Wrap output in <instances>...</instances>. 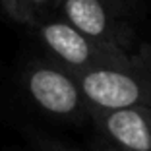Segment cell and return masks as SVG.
<instances>
[{"label": "cell", "instance_id": "6da1fadb", "mask_svg": "<svg viewBox=\"0 0 151 151\" xmlns=\"http://www.w3.org/2000/svg\"><path fill=\"white\" fill-rule=\"evenodd\" d=\"M72 74L91 109L111 111L151 105V45H139L126 64Z\"/></svg>", "mask_w": 151, "mask_h": 151}, {"label": "cell", "instance_id": "7a4b0ae2", "mask_svg": "<svg viewBox=\"0 0 151 151\" xmlns=\"http://www.w3.org/2000/svg\"><path fill=\"white\" fill-rule=\"evenodd\" d=\"M47 49L70 72H83L103 66H120L134 58L136 50H126L89 39L68 22H49L39 29Z\"/></svg>", "mask_w": 151, "mask_h": 151}, {"label": "cell", "instance_id": "3957f363", "mask_svg": "<svg viewBox=\"0 0 151 151\" xmlns=\"http://www.w3.org/2000/svg\"><path fill=\"white\" fill-rule=\"evenodd\" d=\"M25 87L45 112L74 122L87 118V103L74 74L68 68L33 64L25 74Z\"/></svg>", "mask_w": 151, "mask_h": 151}, {"label": "cell", "instance_id": "277c9868", "mask_svg": "<svg viewBox=\"0 0 151 151\" xmlns=\"http://www.w3.org/2000/svg\"><path fill=\"white\" fill-rule=\"evenodd\" d=\"M97 132L118 151H151V105L126 109H91Z\"/></svg>", "mask_w": 151, "mask_h": 151}, {"label": "cell", "instance_id": "5b68a950", "mask_svg": "<svg viewBox=\"0 0 151 151\" xmlns=\"http://www.w3.org/2000/svg\"><path fill=\"white\" fill-rule=\"evenodd\" d=\"M64 18L89 39L132 50L136 37L128 25L112 18L103 0H60Z\"/></svg>", "mask_w": 151, "mask_h": 151}, {"label": "cell", "instance_id": "8992f818", "mask_svg": "<svg viewBox=\"0 0 151 151\" xmlns=\"http://www.w3.org/2000/svg\"><path fill=\"white\" fill-rule=\"evenodd\" d=\"M2 6L6 8V12L12 16V18L19 19V22H33V14H31V8H27L23 4V0H0Z\"/></svg>", "mask_w": 151, "mask_h": 151}, {"label": "cell", "instance_id": "52a82bcc", "mask_svg": "<svg viewBox=\"0 0 151 151\" xmlns=\"http://www.w3.org/2000/svg\"><path fill=\"white\" fill-rule=\"evenodd\" d=\"M43 151H76V149H70V147L60 145V143H47L43 147Z\"/></svg>", "mask_w": 151, "mask_h": 151}, {"label": "cell", "instance_id": "ba28073f", "mask_svg": "<svg viewBox=\"0 0 151 151\" xmlns=\"http://www.w3.org/2000/svg\"><path fill=\"white\" fill-rule=\"evenodd\" d=\"M52 0H23V4L29 8V6H45V4H50Z\"/></svg>", "mask_w": 151, "mask_h": 151}, {"label": "cell", "instance_id": "9c48e42d", "mask_svg": "<svg viewBox=\"0 0 151 151\" xmlns=\"http://www.w3.org/2000/svg\"><path fill=\"white\" fill-rule=\"evenodd\" d=\"M93 151H118L116 147H112L111 143H101V145H95Z\"/></svg>", "mask_w": 151, "mask_h": 151}]
</instances>
